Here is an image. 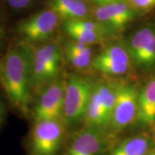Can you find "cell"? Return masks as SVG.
Wrapping results in <instances>:
<instances>
[{
  "mask_svg": "<svg viewBox=\"0 0 155 155\" xmlns=\"http://www.w3.org/2000/svg\"><path fill=\"white\" fill-rule=\"evenodd\" d=\"M0 84L12 106L28 115L32 98V47H12L0 59Z\"/></svg>",
  "mask_w": 155,
  "mask_h": 155,
  "instance_id": "6da1fadb",
  "label": "cell"
},
{
  "mask_svg": "<svg viewBox=\"0 0 155 155\" xmlns=\"http://www.w3.org/2000/svg\"><path fill=\"white\" fill-rule=\"evenodd\" d=\"M61 65L62 53L57 44L32 47V91L40 94L45 87L58 79Z\"/></svg>",
  "mask_w": 155,
  "mask_h": 155,
  "instance_id": "7a4b0ae2",
  "label": "cell"
},
{
  "mask_svg": "<svg viewBox=\"0 0 155 155\" xmlns=\"http://www.w3.org/2000/svg\"><path fill=\"white\" fill-rule=\"evenodd\" d=\"M94 84L87 78L73 74L65 81L63 122L73 125L84 119Z\"/></svg>",
  "mask_w": 155,
  "mask_h": 155,
  "instance_id": "3957f363",
  "label": "cell"
},
{
  "mask_svg": "<svg viewBox=\"0 0 155 155\" xmlns=\"http://www.w3.org/2000/svg\"><path fill=\"white\" fill-rule=\"evenodd\" d=\"M61 120H41L35 124L30 139L32 155H57L65 138Z\"/></svg>",
  "mask_w": 155,
  "mask_h": 155,
  "instance_id": "277c9868",
  "label": "cell"
},
{
  "mask_svg": "<svg viewBox=\"0 0 155 155\" xmlns=\"http://www.w3.org/2000/svg\"><path fill=\"white\" fill-rule=\"evenodd\" d=\"M116 101L110 124L114 130L121 131L138 117L139 93L130 84H116Z\"/></svg>",
  "mask_w": 155,
  "mask_h": 155,
  "instance_id": "5b68a950",
  "label": "cell"
},
{
  "mask_svg": "<svg viewBox=\"0 0 155 155\" xmlns=\"http://www.w3.org/2000/svg\"><path fill=\"white\" fill-rule=\"evenodd\" d=\"M65 85V81L57 79L40 92V98L33 111L35 121L41 120L63 121Z\"/></svg>",
  "mask_w": 155,
  "mask_h": 155,
  "instance_id": "8992f818",
  "label": "cell"
},
{
  "mask_svg": "<svg viewBox=\"0 0 155 155\" xmlns=\"http://www.w3.org/2000/svg\"><path fill=\"white\" fill-rule=\"evenodd\" d=\"M59 17L52 9H48L21 21L17 30L26 41H44L53 36L57 28Z\"/></svg>",
  "mask_w": 155,
  "mask_h": 155,
  "instance_id": "52a82bcc",
  "label": "cell"
},
{
  "mask_svg": "<svg viewBox=\"0 0 155 155\" xmlns=\"http://www.w3.org/2000/svg\"><path fill=\"white\" fill-rule=\"evenodd\" d=\"M131 58L127 48L120 45L108 46L93 58V68L108 75L124 74L130 68Z\"/></svg>",
  "mask_w": 155,
  "mask_h": 155,
  "instance_id": "ba28073f",
  "label": "cell"
},
{
  "mask_svg": "<svg viewBox=\"0 0 155 155\" xmlns=\"http://www.w3.org/2000/svg\"><path fill=\"white\" fill-rule=\"evenodd\" d=\"M106 145L101 128L86 127L74 136L63 155H100Z\"/></svg>",
  "mask_w": 155,
  "mask_h": 155,
  "instance_id": "9c48e42d",
  "label": "cell"
},
{
  "mask_svg": "<svg viewBox=\"0 0 155 155\" xmlns=\"http://www.w3.org/2000/svg\"><path fill=\"white\" fill-rule=\"evenodd\" d=\"M136 9L128 2H114L98 6L94 10L96 20L112 32L120 31L136 17Z\"/></svg>",
  "mask_w": 155,
  "mask_h": 155,
  "instance_id": "30bf717a",
  "label": "cell"
},
{
  "mask_svg": "<svg viewBox=\"0 0 155 155\" xmlns=\"http://www.w3.org/2000/svg\"><path fill=\"white\" fill-rule=\"evenodd\" d=\"M111 85V83H106L94 85L83 119L86 127L102 128L106 126L104 106Z\"/></svg>",
  "mask_w": 155,
  "mask_h": 155,
  "instance_id": "8fae6325",
  "label": "cell"
},
{
  "mask_svg": "<svg viewBox=\"0 0 155 155\" xmlns=\"http://www.w3.org/2000/svg\"><path fill=\"white\" fill-rule=\"evenodd\" d=\"M48 5L64 21L87 19L89 14L88 5L83 0H48Z\"/></svg>",
  "mask_w": 155,
  "mask_h": 155,
  "instance_id": "7c38bea8",
  "label": "cell"
},
{
  "mask_svg": "<svg viewBox=\"0 0 155 155\" xmlns=\"http://www.w3.org/2000/svg\"><path fill=\"white\" fill-rule=\"evenodd\" d=\"M138 119L143 124L155 121V78L139 94Z\"/></svg>",
  "mask_w": 155,
  "mask_h": 155,
  "instance_id": "4fadbf2b",
  "label": "cell"
},
{
  "mask_svg": "<svg viewBox=\"0 0 155 155\" xmlns=\"http://www.w3.org/2000/svg\"><path fill=\"white\" fill-rule=\"evenodd\" d=\"M151 141L145 136H137L121 141L111 151L110 155H147Z\"/></svg>",
  "mask_w": 155,
  "mask_h": 155,
  "instance_id": "5bb4252c",
  "label": "cell"
},
{
  "mask_svg": "<svg viewBox=\"0 0 155 155\" xmlns=\"http://www.w3.org/2000/svg\"><path fill=\"white\" fill-rule=\"evenodd\" d=\"M154 34L155 28L154 27L147 26L137 31L129 38L126 48L131 61L134 62L137 59L141 51L146 47Z\"/></svg>",
  "mask_w": 155,
  "mask_h": 155,
  "instance_id": "9a60e30c",
  "label": "cell"
},
{
  "mask_svg": "<svg viewBox=\"0 0 155 155\" xmlns=\"http://www.w3.org/2000/svg\"><path fill=\"white\" fill-rule=\"evenodd\" d=\"M63 30L68 35L75 41L82 42L86 45H91L98 43L104 40L106 37L104 35L98 33V32H91L82 30L76 27L70 25L69 23L64 21L63 22Z\"/></svg>",
  "mask_w": 155,
  "mask_h": 155,
  "instance_id": "2e32d148",
  "label": "cell"
},
{
  "mask_svg": "<svg viewBox=\"0 0 155 155\" xmlns=\"http://www.w3.org/2000/svg\"><path fill=\"white\" fill-rule=\"evenodd\" d=\"M134 63L143 68L149 69L155 66V34Z\"/></svg>",
  "mask_w": 155,
  "mask_h": 155,
  "instance_id": "e0dca14e",
  "label": "cell"
},
{
  "mask_svg": "<svg viewBox=\"0 0 155 155\" xmlns=\"http://www.w3.org/2000/svg\"><path fill=\"white\" fill-rule=\"evenodd\" d=\"M63 53L68 63L75 68L85 69L91 66L92 55H81L65 50H63Z\"/></svg>",
  "mask_w": 155,
  "mask_h": 155,
  "instance_id": "ac0fdd59",
  "label": "cell"
},
{
  "mask_svg": "<svg viewBox=\"0 0 155 155\" xmlns=\"http://www.w3.org/2000/svg\"><path fill=\"white\" fill-rule=\"evenodd\" d=\"M37 0H6L9 7L14 9H24L32 5Z\"/></svg>",
  "mask_w": 155,
  "mask_h": 155,
  "instance_id": "d6986e66",
  "label": "cell"
},
{
  "mask_svg": "<svg viewBox=\"0 0 155 155\" xmlns=\"http://www.w3.org/2000/svg\"><path fill=\"white\" fill-rule=\"evenodd\" d=\"M134 8L147 9L155 7V0H128Z\"/></svg>",
  "mask_w": 155,
  "mask_h": 155,
  "instance_id": "ffe728a7",
  "label": "cell"
},
{
  "mask_svg": "<svg viewBox=\"0 0 155 155\" xmlns=\"http://www.w3.org/2000/svg\"><path fill=\"white\" fill-rule=\"evenodd\" d=\"M5 118V108L2 101L0 98V127L2 125Z\"/></svg>",
  "mask_w": 155,
  "mask_h": 155,
  "instance_id": "44dd1931",
  "label": "cell"
},
{
  "mask_svg": "<svg viewBox=\"0 0 155 155\" xmlns=\"http://www.w3.org/2000/svg\"><path fill=\"white\" fill-rule=\"evenodd\" d=\"M92 1L94 2L96 5L98 6H101V5H106V2H107V0H92Z\"/></svg>",
  "mask_w": 155,
  "mask_h": 155,
  "instance_id": "7402d4cb",
  "label": "cell"
},
{
  "mask_svg": "<svg viewBox=\"0 0 155 155\" xmlns=\"http://www.w3.org/2000/svg\"><path fill=\"white\" fill-rule=\"evenodd\" d=\"M114 2H128V0H107V2H106V5H107V4L114 3Z\"/></svg>",
  "mask_w": 155,
  "mask_h": 155,
  "instance_id": "603a6c76",
  "label": "cell"
},
{
  "mask_svg": "<svg viewBox=\"0 0 155 155\" xmlns=\"http://www.w3.org/2000/svg\"><path fill=\"white\" fill-rule=\"evenodd\" d=\"M147 155H155V152H151Z\"/></svg>",
  "mask_w": 155,
  "mask_h": 155,
  "instance_id": "cb8c5ba5",
  "label": "cell"
}]
</instances>
